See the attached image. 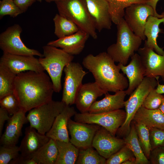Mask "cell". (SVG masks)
<instances>
[{"instance_id":"cell-23","label":"cell","mask_w":164,"mask_h":164,"mask_svg":"<svg viewBox=\"0 0 164 164\" xmlns=\"http://www.w3.org/2000/svg\"><path fill=\"white\" fill-rule=\"evenodd\" d=\"M127 95L125 90H121L111 95L105 94L101 100L96 101L90 108L88 112L97 114L111 112L124 107L125 99Z\"/></svg>"},{"instance_id":"cell-37","label":"cell","mask_w":164,"mask_h":164,"mask_svg":"<svg viewBox=\"0 0 164 164\" xmlns=\"http://www.w3.org/2000/svg\"><path fill=\"white\" fill-rule=\"evenodd\" d=\"M19 146L12 147L1 145L0 147V164H9L12 160L20 155Z\"/></svg>"},{"instance_id":"cell-5","label":"cell","mask_w":164,"mask_h":164,"mask_svg":"<svg viewBox=\"0 0 164 164\" xmlns=\"http://www.w3.org/2000/svg\"><path fill=\"white\" fill-rule=\"evenodd\" d=\"M43 57L39 62L50 77L54 92H60L62 89L61 78L65 67L72 61L74 56L61 49L47 45L43 47Z\"/></svg>"},{"instance_id":"cell-40","label":"cell","mask_w":164,"mask_h":164,"mask_svg":"<svg viewBox=\"0 0 164 164\" xmlns=\"http://www.w3.org/2000/svg\"><path fill=\"white\" fill-rule=\"evenodd\" d=\"M148 159L150 164H164V146L152 149Z\"/></svg>"},{"instance_id":"cell-31","label":"cell","mask_w":164,"mask_h":164,"mask_svg":"<svg viewBox=\"0 0 164 164\" xmlns=\"http://www.w3.org/2000/svg\"><path fill=\"white\" fill-rule=\"evenodd\" d=\"M16 75L0 64V99L14 92Z\"/></svg>"},{"instance_id":"cell-46","label":"cell","mask_w":164,"mask_h":164,"mask_svg":"<svg viewBox=\"0 0 164 164\" xmlns=\"http://www.w3.org/2000/svg\"><path fill=\"white\" fill-rule=\"evenodd\" d=\"M122 164H135V159L127 160L123 162Z\"/></svg>"},{"instance_id":"cell-19","label":"cell","mask_w":164,"mask_h":164,"mask_svg":"<svg viewBox=\"0 0 164 164\" xmlns=\"http://www.w3.org/2000/svg\"><path fill=\"white\" fill-rule=\"evenodd\" d=\"M107 93L95 81L83 84L77 91L74 104L80 113L88 112L96 99Z\"/></svg>"},{"instance_id":"cell-17","label":"cell","mask_w":164,"mask_h":164,"mask_svg":"<svg viewBox=\"0 0 164 164\" xmlns=\"http://www.w3.org/2000/svg\"><path fill=\"white\" fill-rule=\"evenodd\" d=\"M46 135L40 133L29 126L25 129V135L19 146L20 156L25 159H32L35 154L49 140Z\"/></svg>"},{"instance_id":"cell-42","label":"cell","mask_w":164,"mask_h":164,"mask_svg":"<svg viewBox=\"0 0 164 164\" xmlns=\"http://www.w3.org/2000/svg\"><path fill=\"white\" fill-rule=\"evenodd\" d=\"M9 113L6 110L0 108V135L2 134L4 125L5 121H8L10 117L9 116Z\"/></svg>"},{"instance_id":"cell-4","label":"cell","mask_w":164,"mask_h":164,"mask_svg":"<svg viewBox=\"0 0 164 164\" xmlns=\"http://www.w3.org/2000/svg\"><path fill=\"white\" fill-rule=\"evenodd\" d=\"M55 2L60 14L71 20L94 39L97 38V30L85 0H59Z\"/></svg>"},{"instance_id":"cell-24","label":"cell","mask_w":164,"mask_h":164,"mask_svg":"<svg viewBox=\"0 0 164 164\" xmlns=\"http://www.w3.org/2000/svg\"><path fill=\"white\" fill-rule=\"evenodd\" d=\"M132 121L143 123L149 128L164 130V114L158 109H148L142 106L137 111Z\"/></svg>"},{"instance_id":"cell-11","label":"cell","mask_w":164,"mask_h":164,"mask_svg":"<svg viewBox=\"0 0 164 164\" xmlns=\"http://www.w3.org/2000/svg\"><path fill=\"white\" fill-rule=\"evenodd\" d=\"M63 71L65 77L61 101L66 105L71 106L74 104L77 91L87 72L80 63L72 61L65 67Z\"/></svg>"},{"instance_id":"cell-20","label":"cell","mask_w":164,"mask_h":164,"mask_svg":"<svg viewBox=\"0 0 164 164\" xmlns=\"http://www.w3.org/2000/svg\"><path fill=\"white\" fill-rule=\"evenodd\" d=\"M127 65L118 63V65L128 82V87L125 90L127 95H130L139 85L145 77V70L138 53H135L131 57Z\"/></svg>"},{"instance_id":"cell-14","label":"cell","mask_w":164,"mask_h":164,"mask_svg":"<svg viewBox=\"0 0 164 164\" xmlns=\"http://www.w3.org/2000/svg\"><path fill=\"white\" fill-rule=\"evenodd\" d=\"M125 145L124 138L113 135L101 126L95 134L92 144V147L106 159Z\"/></svg>"},{"instance_id":"cell-21","label":"cell","mask_w":164,"mask_h":164,"mask_svg":"<svg viewBox=\"0 0 164 164\" xmlns=\"http://www.w3.org/2000/svg\"><path fill=\"white\" fill-rule=\"evenodd\" d=\"M90 36L87 33L80 29L70 35L50 41L47 45L60 48L71 55H77L83 50Z\"/></svg>"},{"instance_id":"cell-13","label":"cell","mask_w":164,"mask_h":164,"mask_svg":"<svg viewBox=\"0 0 164 164\" xmlns=\"http://www.w3.org/2000/svg\"><path fill=\"white\" fill-rule=\"evenodd\" d=\"M0 64L16 75L26 71L41 72L45 70L39 59L34 56L17 55L3 53L0 59Z\"/></svg>"},{"instance_id":"cell-45","label":"cell","mask_w":164,"mask_h":164,"mask_svg":"<svg viewBox=\"0 0 164 164\" xmlns=\"http://www.w3.org/2000/svg\"><path fill=\"white\" fill-rule=\"evenodd\" d=\"M155 89L158 93L162 94H164V85L160 84L159 83Z\"/></svg>"},{"instance_id":"cell-25","label":"cell","mask_w":164,"mask_h":164,"mask_svg":"<svg viewBox=\"0 0 164 164\" xmlns=\"http://www.w3.org/2000/svg\"><path fill=\"white\" fill-rule=\"evenodd\" d=\"M162 22L164 23V17L159 18L153 15L149 16L147 19L144 30V34L147 39L145 41L144 44L160 55H164V51L163 48L158 46L156 40L159 33L162 31L159 25Z\"/></svg>"},{"instance_id":"cell-44","label":"cell","mask_w":164,"mask_h":164,"mask_svg":"<svg viewBox=\"0 0 164 164\" xmlns=\"http://www.w3.org/2000/svg\"><path fill=\"white\" fill-rule=\"evenodd\" d=\"M159 0H149L146 3L152 7L156 13H157L156 10L157 3Z\"/></svg>"},{"instance_id":"cell-22","label":"cell","mask_w":164,"mask_h":164,"mask_svg":"<svg viewBox=\"0 0 164 164\" xmlns=\"http://www.w3.org/2000/svg\"><path fill=\"white\" fill-rule=\"evenodd\" d=\"M66 105L56 117L53 125L46 135L50 138L65 142H70L68 124L77 113L74 108Z\"/></svg>"},{"instance_id":"cell-18","label":"cell","mask_w":164,"mask_h":164,"mask_svg":"<svg viewBox=\"0 0 164 164\" xmlns=\"http://www.w3.org/2000/svg\"><path fill=\"white\" fill-rule=\"evenodd\" d=\"M97 30L111 28L112 21L108 4L106 0H85Z\"/></svg>"},{"instance_id":"cell-8","label":"cell","mask_w":164,"mask_h":164,"mask_svg":"<svg viewBox=\"0 0 164 164\" xmlns=\"http://www.w3.org/2000/svg\"><path fill=\"white\" fill-rule=\"evenodd\" d=\"M126 117L125 111L120 109L97 114L77 113L74 118L75 121L78 122L98 125L115 136L118 129L124 123Z\"/></svg>"},{"instance_id":"cell-30","label":"cell","mask_w":164,"mask_h":164,"mask_svg":"<svg viewBox=\"0 0 164 164\" xmlns=\"http://www.w3.org/2000/svg\"><path fill=\"white\" fill-rule=\"evenodd\" d=\"M53 21L54 24V33L58 39L70 35L80 29L71 20L59 13L56 14Z\"/></svg>"},{"instance_id":"cell-27","label":"cell","mask_w":164,"mask_h":164,"mask_svg":"<svg viewBox=\"0 0 164 164\" xmlns=\"http://www.w3.org/2000/svg\"><path fill=\"white\" fill-rule=\"evenodd\" d=\"M125 145L132 152L135 158V164H149L150 162L144 154L139 143L135 124H131L130 132L123 138Z\"/></svg>"},{"instance_id":"cell-12","label":"cell","mask_w":164,"mask_h":164,"mask_svg":"<svg viewBox=\"0 0 164 164\" xmlns=\"http://www.w3.org/2000/svg\"><path fill=\"white\" fill-rule=\"evenodd\" d=\"M100 125L76 121L70 119L68 124L70 142L79 149L92 147L93 139Z\"/></svg>"},{"instance_id":"cell-9","label":"cell","mask_w":164,"mask_h":164,"mask_svg":"<svg viewBox=\"0 0 164 164\" xmlns=\"http://www.w3.org/2000/svg\"><path fill=\"white\" fill-rule=\"evenodd\" d=\"M150 15L162 18L164 17V13L159 15L156 13L152 7L146 3H137L125 9L124 18L133 32L142 40H145V26L148 17Z\"/></svg>"},{"instance_id":"cell-3","label":"cell","mask_w":164,"mask_h":164,"mask_svg":"<svg viewBox=\"0 0 164 164\" xmlns=\"http://www.w3.org/2000/svg\"><path fill=\"white\" fill-rule=\"evenodd\" d=\"M116 25V42L108 47L107 52L115 62L126 65L140 48L142 40L131 29L124 18Z\"/></svg>"},{"instance_id":"cell-39","label":"cell","mask_w":164,"mask_h":164,"mask_svg":"<svg viewBox=\"0 0 164 164\" xmlns=\"http://www.w3.org/2000/svg\"><path fill=\"white\" fill-rule=\"evenodd\" d=\"M149 129L152 149L164 146V130L155 128H150Z\"/></svg>"},{"instance_id":"cell-2","label":"cell","mask_w":164,"mask_h":164,"mask_svg":"<svg viewBox=\"0 0 164 164\" xmlns=\"http://www.w3.org/2000/svg\"><path fill=\"white\" fill-rule=\"evenodd\" d=\"M115 62L107 52H102L95 56L88 54L84 58L82 64L101 88L108 92L115 93L127 89L128 82Z\"/></svg>"},{"instance_id":"cell-6","label":"cell","mask_w":164,"mask_h":164,"mask_svg":"<svg viewBox=\"0 0 164 164\" xmlns=\"http://www.w3.org/2000/svg\"><path fill=\"white\" fill-rule=\"evenodd\" d=\"M158 78L145 77L141 83L130 94L128 99L125 101L126 118L124 123L117 132V137L123 138L128 134L131 124L136 113L142 106L149 93L157 86L159 83Z\"/></svg>"},{"instance_id":"cell-48","label":"cell","mask_w":164,"mask_h":164,"mask_svg":"<svg viewBox=\"0 0 164 164\" xmlns=\"http://www.w3.org/2000/svg\"><path fill=\"white\" fill-rule=\"evenodd\" d=\"M45 0L46 2H56L57 1L59 0Z\"/></svg>"},{"instance_id":"cell-1","label":"cell","mask_w":164,"mask_h":164,"mask_svg":"<svg viewBox=\"0 0 164 164\" xmlns=\"http://www.w3.org/2000/svg\"><path fill=\"white\" fill-rule=\"evenodd\" d=\"M54 92L51 79L44 71H24L16 76L13 93L20 109L26 112L52 100Z\"/></svg>"},{"instance_id":"cell-28","label":"cell","mask_w":164,"mask_h":164,"mask_svg":"<svg viewBox=\"0 0 164 164\" xmlns=\"http://www.w3.org/2000/svg\"><path fill=\"white\" fill-rule=\"evenodd\" d=\"M58 156L55 164H74L77 160L79 149L70 142L56 140Z\"/></svg>"},{"instance_id":"cell-43","label":"cell","mask_w":164,"mask_h":164,"mask_svg":"<svg viewBox=\"0 0 164 164\" xmlns=\"http://www.w3.org/2000/svg\"><path fill=\"white\" fill-rule=\"evenodd\" d=\"M10 164H37L36 162L32 159H25L19 156L16 158L12 160Z\"/></svg>"},{"instance_id":"cell-29","label":"cell","mask_w":164,"mask_h":164,"mask_svg":"<svg viewBox=\"0 0 164 164\" xmlns=\"http://www.w3.org/2000/svg\"><path fill=\"white\" fill-rule=\"evenodd\" d=\"M149 0H106L109 7L112 22L117 25L124 18L125 9L137 3H146Z\"/></svg>"},{"instance_id":"cell-7","label":"cell","mask_w":164,"mask_h":164,"mask_svg":"<svg viewBox=\"0 0 164 164\" xmlns=\"http://www.w3.org/2000/svg\"><path fill=\"white\" fill-rule=\"evenodd\" d=\"M66 105L62 101L49 102L32 108L27 115L30 126L40 133L46 135Z\"/></svg>"},{"instance_id":"cell-34","label":"cell","mask_w":164,"mask_h":164,"mask_svg":"<svg viewBox=\"0 0 164 164\" xmlns=\"http://www.w3.org/2000/svg\"><path fill=\"white\" fill-rule=\"evenodd\" d=\"M135 159L132 151L125 145L106 159V164H122L130 159Z\"/></svg>"},{"instance_id":"cell-32","label":"cell","mask_w":164,"mask_h":164,"mask_svg":"<svg viewBox=\"0 0 164 164\" xmlns=\"http://www.w3.org/2000/svg\"><path fill=\"white\" fill-rule=\"evenodd\" d=\"M106 159L93 147L79 149L76 164H106Z\"/></svg>"},{"instance_id":"cell-35","label":"cell","mask_w":164,"mask_h":164,"mask_svg":"<svg viewBox=\"0 0 164 164\" xmlns=\"http://www.w3.org/2000/svg\"><path fill=\"white\" fill-rule=\"evenodd\" d=\"M0 107L6 110L9 114L13 115L20 109L19 101L14 93L0 99Z\"/></svg>"},{"instance_id":"cell-41","label":"cell","mask_w":164,"mask_h":164,"mask_svg":"<svg viewBox=\"0 0 164 164\" xmlns=\"http://www.w3.org/2000/svg\"><path fill=\"white\" fill-rule=\"evenodd\" d=\"M36 0H13L15 5L23 13L25 12Z\"/></svg>"},{"instance_id":"cell-38","label":"cell","mask_w":164,"mask_h":164,"mask_svg":"<svg viewBox=\"0 0 164 164\" xmlns=\"http://www.w3.org/2000/svg\"><path fill=\"white\" fill-rule=\"evenodd\" d=\"M155 88L152 89L149 93L145 98L142 106L148 109H158L164 96L157 92Z\"/></svg>"},{"instance_id":"cell-33","label":"cell","mask_w":164,"mask_h":164,"mask_svg":"<svg viewBox=\"0 0 164 164\" xmlns=\"http://www.w3.org/2000/svg\"><path fill=\"white\" fill-rule=\"evenodd\" d=\"M134 123L138 139L142 150L149 159L152 148L150 143L149 128L141 123L132 121Z\"/></svg>"},{"instance_id":"cell-16","label":"cell","mask_w":164,"mask_h":164,"mask_svg":"<svg viewBox=\"0 0 164 164\" xmlns=\"http://www.w3.org/2000/svg\"><path fill=\"white\" fill-rule=\"evenodd\" d=\"M26 113L20 109L10 117L4 133L1 136V145L12 147L16 145L22 134L23 125L28 122Z\"/></svg>"},{"instance_id":"cell-10","label":"cell","mask_w":164,"mask_h":164,"mask_svg":"<svg viewBox=\"0 0 164 164\" xmlns=\"http://www.w3.org/2000/svg\"><path fill=\"white\" fill-rule=\"evenodd\" d=\"M22 31L21 26L18 24H15L1 33L0 48L3 53L43 57V54L36 50L28 47L24 43L20 37Z\"/></svg>"},{"instance_id":"cell-49","label":"cell","mask_w":164,"mask_h":164,"mask_svg":"<svg viewBox=\"0 0 164 164\" xmlns=\"http://www.w3.org/2000/svg\"><path fill=\"white\" fill-rule=\"evenodd\" d=\"M39 2H41L42 1V0H37Z\"/></svg>"},{"instance_id":"cell-47","label":"cell","mask_w":164,"mask_h":164,"mask_svg":"<svg viewBox=\"0 0 164 164\" xmlns=\"http://www.w3.org/2000/svg\"><path fill=\"white\" fill-rule=\"evenodd\" d=\"M158 109L164 114V97L163 99L162 103L159 107Z\"/></svg>"},{"instance_id":"cell-26","label":"cell","mask_w":164,"mask_h":164,"mask_svg":"<svg viewBox=\"0 0 164 164\" xmlns=\"http://www.w3.org/2000/svg\"><path fill=\"white\" fill-rule=\"evenodd\" d=\"M58 154L56 140L50 138L35 154L32 159L37 164H55Z\"/></svg>"},{"instance_id":"cell-15","label":"cell","mask_w":164,"mask_h":164,"mask_svg":"<svg viewBox=\"0 0 164 164\" xmlns=\"http://www.w3.org/2000/svg\"><path fill=\"white\" fill-rule=\"evenodd\" d=\"M137 52L145 69V77L160 76L164 81V55L158 54L145 44Z\"/></svg>"},{"instance_id":"cell-36","label":"cell","mask_w":164,"mask_h":164,"mask_svg":"<svg viewBox=\"0 0 164 164\" xmlns=\"http://www.w3.org/2000/svg\"><path fill=\"white\" fill-rule=\"evenodd\" d=\"M22 13L13 0H2L0 1V19L6 15L15 17Z\"/></svg>"}]
</instances>
